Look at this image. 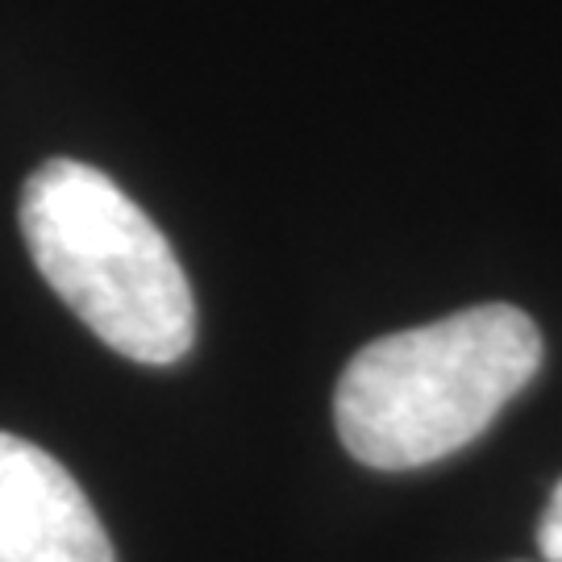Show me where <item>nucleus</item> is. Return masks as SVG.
Returning a JSON list of instances; mask_svg holds the SVG:
<instances>
[{
	"mask_svg": "<svg viewBox=\"0 0 562 562\" xmlns=\"http://www.w3.org/2000/svg\"><path fill=\"white\" fill-rule=\"evenodd\" d=\"M542 367V334L513 304H475L375 338L334 396L341 446L375 471H413L471 446Z\"/></svg>",
	"mask_w": 562,
	"mask_h": 562,
	"instance_id": "f257e3e1",
	"label": "nucleus"
},
{
	"mask_svg": "<svg viewBox=\"0 0 562 562\" xmlns=\"http://www.w3.org/2000/svg\"><path fill=\"white\" fill-rule=\"evenodd\" d=\"M18 217L42 280L109 350L146 367L192 350V283L159 225L104 171L46 159L21 188Z\"/></svg>",
	"mask_w": 562,
	"mask_h": 562,
	"instance_id": "f03ea898",
	"label": "nucleus"
},
{
	"mask_svg": "<svg viewBox=\"0 0 562 562\" xmlns=\"http://www.w3.org/2000/svg\"><path fill=\"white\" fill-rule=\"evenodd\" d=\"M0 562H117L71 471L18 434H0Z\"/></svg>",
	"mask_w": 562,
	"mask_h": 562,
	"instance_id": "7ed1b4c3",
	"label": "nucleus"
},
{
	"mask_svg": "<svg viewBox=\"0 0 562 562\" xmlns=\"http://www.w3.org/2000/svg\"><path fill=\"white\" fill-rule=\"evenodd\" d=\"M538 550L546 562H562V483L550 492V504L538 521Z\"/></svg>",
	"mask_w": 562,
	"mask_h": 562,
	"instance_id": "20e7f679",
	"label": "nucleus"
}]
</instances>
